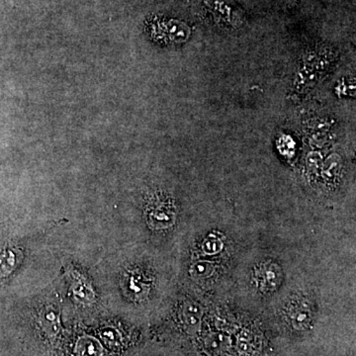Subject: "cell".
Returning a JSON list of instances; mask_svg holds the SVG:
<instances>
[{
	"label": "cell",
	"instance_id": "6",
	"mask_svg": "<svg viewBox=\"0 0 356 356\" xmlns=\"http://www.w3.org/2000/svg\"><path fill=\"white\" fill-rule=\"evenodd\" d=\"M290 318H291L295 327H297V325L304 327V325H308L311 321V311L309 310L308 307L304 306V304L293 305Z\"/></svg>",
	"mask_w": 356,
	"mask_h": 356
},
{
	"label": "cell",
	"instance_id": "2",
	"mask_svg": "<svg viewBox=\"0 0 356 356\" xmlns=\"http://www.w3.org/2000/svg\"><path fill=\"white\" fill-rule=\"evenodd\" d=\"M70 290L72 297L77 303L83 305H90L95 303L96 294L90 281L83 273L77 271L76 269H72L70 271Z\"/></svg>",
	"mask_w": 356,
	"mask_h": 356
},
{
	"label": "cell",
	"instance_id": "5",
	"mask_svg": "<svg viewBox=\"0 0 356 356\" xmlns=\"http://www.w3.org/2000/svg\"><path fill=\"white\" fill-rule=\"evenodd\" d=\"M259 280L261 287L267 289H274L280 283V271L275 266H266L262 267L261 273H259Z\"/></svg>",
	"mask_w": 356,
	"mask_h": 356
},
{
	"label": "cell",
	"instance_id": "3",
	"mask_svg": "<svg viewBox=\"0 0 356 356\" xmlns=\"http://www.w3.org/2000/svg\"><path fill=\"white\" fill-rule=\"evenodd\" d=\"M22 252L13 243L0 245V278H6L19 266Z\"/></svg>",
	"mask_w": 356,
	"mask_h": 356
},
{
	"label": "cell",
	"instance_id": "4",
	"mask_svg": "<svg viewBox=\"0 0 356 356\" xmlns=\"http://www.w3.org/2000/svg\"><path fill=\"white\" fill-rule=\"evenodd\" d=\"M126 287L127 291L135 298L146 296L149 291V285L146 278L139 271H131L126 277Z\"/></svg>",
	"mask_w": 356,
	"mask_h": 356
},
{
	"label": "cell",
	"instance_id": "7",
	"mask_svg": "<svg viewBox=\"0 0 356 356\" xmlns=\"http://www.w3.org/2000/svg\"><path fill=\"white\" fill-rule=\"evenodd\" d=\"M182 320L184 324L189 325V327H195L199 321V308L193 304L184 306L181 312Z\"/></svg>",
	"mask_w": 356,
	"mask_h": 356
},
{
	"label": "cell",
	"instance_id": "1",
	"mask_svg": "<svg viewBox=\"0 0 356 356\" xmlns=\"http://www.w3.org/2000/svg\"><path fill=\"white\" fill-rule=\"evenodd\" d=\"M147 219L152 228L166 229L175 222V211L170 201L158 199L149 204L147 210Z\"/></svg>",
	"mask_w": 356,
	"mask_h": 356
}]
</instances>
